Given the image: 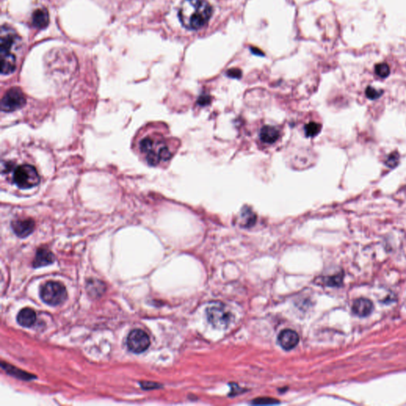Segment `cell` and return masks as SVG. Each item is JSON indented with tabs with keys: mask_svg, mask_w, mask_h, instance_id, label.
Masks as SVG:
<instances>
[{
	"mask_svg": "<svg viewBox=\"0 0 406 406\" xmlns=\"http://www.w3.org/2000/svg\"><path fill=\"white\" fill-rule=\"evenodd\" d=\"M212 16V8L206 0H183L179 17L183 27L197 31L206 26Z\"/></svg>",
	"mask_w": 406,
	"mask_h": 406,
	"instance_id": "6da1fadb",
	"label": "cell"
},
{
	"mask_svg": "<svg viewBox=\"0 0 406 406\" xmlns=\"http://www.w3.org/2000/svg\"><path fill=\"white\" fill-rule=\"evenodd\" d=\"M140 151L152 166L168 161L172 157V153L164 141L149 136L141 140Z\"/></svg>",
	"mask_w": 406,
	"mask_h": 406,
	"instance_id": "7a4b0ae2",
	"label": "cell"
},
{
	"mask_svg": "<svg viewBox=\"0 0 406 406\" xmlns=\"http://www.w3.org/2000/svg\"><path fill=\"white\" fill-rule=\"evenodd\" d=\"M40 297L45 303L55 306L66 300L67 290L61 282L50 281L41 287Z\"/></svg>",
	"mask_w": 406,
	"mask_h": 406,
	"instance_id": "3957f363",
	"label": "cell"
},
{
	"mask_svg": "<svg viewBox=\"0 0 406 406\" xmlns=\"http://www.w3.org/2000/svg\"><path fill=\"white\" fill-rule=\"evenodd\" d=\"M14 183L21 189H30L39 185L40 176L35 167L22 164L16 168L13 175Z\"/></svg>",
	"mask_w": 406,
	"mask_h": 406,
	"instance_id": "277c9868",
	"label": "cell"
},
{
	"mask_svg": "<svg viewBox=\"0 0 406 406\" xmlns=\"http://www.w3.org/2000/svg\"><path fill=\"white\" fill-rule=\"evenodd\" d=\"M206 315L209 321L215 328L222 329L230 324L232 315L225 309L222 304H213L206 309Z\"/></svg>",
	"mask_w": 406,
	"mask_h": 406,
	"instance_id": "5b68a950",
	"label": "cell"
},
{
	"mask_svg": "<svg viewBox=\"0 0 406 406\" xmlns=\"http://www.w3.org/2000/svg\"><path fill=\"white\" fill-rule=\"evenodd\" d=\"M26 97L20 88H14L6 92L1 101V110L4 112H12L25 105Z\"/></svg>",
	"mask_w": 406,
	"mask_h": 406,
	"instance_id": "8992f818",
	"label": "cell"
},
{
	"mask_svg": "<svg viewBox=\"0 0 406 406\" xmlns=\"http://www.w3.org/2000/svg\"><path fill=\"white\" fill-rule=\"evenodd\" d=\"M150 346V338L143 330H132L127 337V347L136 354L144 352Z\"/></svg>",
	"mask_w": 406,
	"mask_h": 406,
	"instance_id": "52a82bcc",
	"label": "cell"
},
{
	"mask_svg": "<svg viewBox=\"0 0 406 406\" xmlns=\"http://www.w3.org/2000/svg\"><path fill=\"white\" fill-rule=\"evenodd\" d=\"M19 40V36L12 27L3 26L0 35V54L11 53L13 46Z\"/></svg>",
	"mask_w": 406,
	"mask_h": 406,
	"instance_id": "ba28073f",
	"label": "cell"
},
{
	"mask_svg": "<svg viewBox=\"0 0 406 406\" xmlns=\"http://www.w3.org/2000/svg\"><path fill=\"white\" fill-rule=\"evenodd\" d=\"M12 229L18 237L24 238L31 235L35 230V223L31 218L18 219L12 221Z\"/></svg>",
	"mask_w": 406,
	"mask_h": 406,
	"instance_id": "9c48e42d",
	"label": "cell"
},
{
	"mask_svg": "<svg viewBox=\"0 0 406 406\" xmlns=\"http://www.w3.org/2000/svg\"><path fill=\"white\" fill-rule=\"evenodd\" d=\"M278 341L282 348L288 351L297 346L299 342V336L294 330L285 329L278 335Z\"/></svg>",
	"mask_w": 406,
	"mask_h": 406,
	"instance_id": "30bf717a",
	"label": "cell"
},
{
	"mask_svg": "<svg viewBox=\"0 0 406 406\" xmlns=\"http://www.w3.org/2000/svg\"><path fill=\"white\" fill-rule=\"evenodd\" d=\"M54 260L55 256L50 250L48 248H41L37 251L35 260L33 262V266L35 268L46 267L54 263Z\"/></svg>",
	"mask_w": 406,
	"mask_h": 406,
	"instance_id": "8fae6325",
	"label": "cell"
},
{
	"mask_svg": "<svg viewBox=\"0 0 406 406\" xmlns=\"http://www.w3.org/2000/svg\"><path fill=\"white\" fill-rule=\"evenodd\" d=\"M373 308L374 305L370 300L358 298L353 304L352 311L358 317H365L371 313Z\"/></svg>",
	"mask_w": 406,
	"mask_h": 406,
	"instance_id": "7c38bea8",
	"label": "cell"
},
{
	"mask_svg": "<svg viewBox=\"0 0 406 406\" xmlns=\"http://www.w3.org/2000/svg\"><path fill=\"white\" fill-rule=\"evenodd\" d=\"M1 57V73L3 75H10L16 69V58L12 53H2Z\"/></svg>",
	"mask_w": 406,
	"mask_h": 406,
	"instance_id": "4fadbf2b",
	"label": "cell"
},
{
	"mask_svg": "<svg viewBox=\"0 0 406 406\" xmlns=\"http://www.w3.org/2000/svg\"><path fill=\"white\" fill-rule=\"evenodd\" d=\"M36 320V313L34 309H31V308L23 309L20 313H18L17 321L21 326L30 328L35 324Z\"/></svg>",
	"mask_w": 406,
	"mask_h": 406,
	"instance_id": "5bb4252c",
	"label": "cell"
},
{
	"mask_svg": "<svg viewBox=\"0 0 406 406\" xmlns=\"http://www.w3.org/2000/svg\"><path fill=\"white\" fill-rule=\"evenodd\" d=\"M32 23L39 29H44L50 23V15L46 9H38L33 14Z\"/></svg>",
	"mask_w": 406,
	"mask_h": 406,
	"instance_id": "9a60e30c",
	"label": "cell"
},
{
	"mask_svg": "<svg viewBox=\"0 0 406 406\" xmlns=\"http://www.w3.org/2000/svg\"><path fill=\"white\" fill-rule=\"evenodd\" d=\"M259 137L263 143L273 144L279 138V132L273 126H263L259 134Z\"/></svg>",
	"mask_w": 406,
	"mask_h": 406,
	"instance_id": "2e32d148",
	"label": "cell"
},
{
	"mask_svg": "<svg viewBox=\"0 0 406 406\" xmlns=\"http://www.w3.org/2000/svg\"><path fill=\"white\" fill-rule=\"evenodd\" d=\"M1 366H2L3 369L6 370V372H8L10 375L15 376V377L20 378V379L31 380L33 378H36V377L33 375V374H28L27 372L20 370V369H18L15 366H11L8 363H4V362L1 363Z\"/></svg>",
	"mask_w": 406,
	"mask_h": 406,
	"instance_id": "e0dca14e",
	"label": "cell"
},
{
	"mask_svg": "<svg viewBox=\"0 0 406 406\" xmlns=\"http://www.w3.org/2000/svg\"><path fill=\"white\" fill-rule=\"evenodd\" d=\"M106 290L105 285L103 284V282L101 281L96 280H88V284H87V290H88V294L92 297H99L104 293Z\"/></svg>",
	"mask_w": 406,
	"mask_h": 406,
	"instance_id": "ac0fdd59",
	"label": "cell"
},
{
	"mask_svg": "<svg viewBox=\"0 0 406 406\" xmlns=\"http://www.w3.org/2000/svg\"><path fill=\"white\" fill-rule=\"evenodd\" d=\"M321 126L316 122H309V124L305 126V135L309 138H313L320 133Z\"/></svg>",
	"mask_w": 406,
	"mask_h": 406,
	"instance_id": "d6986e66",
	"label": "cell"
},
{
	"mask_svg": "<svg viewBox=\"0 0 406 406\" xmlns=\"http://www.w3.org/2000/svg\"><path fill=\"white\" fill-rule=\"evenodd\" d=\"M375 73L381 78H386L390 73L389 65L385 63L378 64L375 66Z\"/></svg>",
	"mask_w": 406,
	"mask_h": 406,
	"instance_id": "ffe728a7",
	"label": "cell"
},
{
	"mask_svg": "<svg viewBox=\"0 0 406 406\" xmlns=\"http://www.w3.org/2000/svg\"><path fill=\"white\" fill-rule=\"evenodd\" d=\"M399 159H400V156H399L397 152H393V153H390L387 157L385 163V165L390 168H396L398 165Z\"/></svg>",
	"mask_w": 406,
	"mask_h": 406,
	"instance_id": "44dd1931",
	"label": "cell"
},
{
	"mask_svg": "<svg viewBox=\"0 0 406 406\" xmlns=\"http://www.w3.org/2000/svg\"><path fill=\"white\" fill-rule=\"evenodd\" d=\"M366 96L370 100H375L381 97L382 95V91H377L375 88L372 87H367L366 89Z\"/></svg>",
	"mask_w": 406,
	"mask_h": 406,
	"instance_id": "7402d4cb",
	"label": "cell"
},
{
	"mask_svg": "<svg viewBox=\"0 0 406 406\" xmlns=\"http://www.w3.org/2000/svg\"><path fill=\"white\" fill-rule=\"evenodd\" d=\"M243 218L244 220V225L248 227L252 226L256 222V216L254 215L252 212L244 211V214H243Z\"/></svg>",
	"mask_w": 406,
	"mask_h": 406,
	"instance_id": "603a6c76",
	"label": "cell"
},
{
	"mask_svg": "<svg viewBox=\"0 0 406 406\" xmlns=\"http://www.w3.org/2000/svg\"><path fill=\"white\" fill-rule=\"evenodd\" d=\"M278 402L275 399L269 398V397H261V398L255 399L252 404H274Z\"/></svg>",
	"mask_w": 406,
	"mask_h": 406,
	"instance_id": "cb8c5ba5",
	"label": "cell"
},
{
	"mask_svg": "<svg viewBox=\"0 0 406 406\" xmlns=\"http://www.w3.org/2000/svg\"><path fill=\"white\" fill-rule=\"evenodd\" d=\"M141 388L144 389H153L160 388V384L156 383V382H152V381H144L141 382Z\"/></svg>",
	"mask_w": 406,
	"mask_h": 406,
	"instance_id": "d4e9b609",
	"label": "cell"
},
{
	"mask_svg": "<svg viewBox=\"0 0 406 406\" xmlns=\"http://www.w3.org/2000/svg\"><path fill=\"white\" fill-rule=\"evenodd\" d=\"M228 76L231 78H240L241 77V71L240 69H230L227 73Z\"/></svg>",
	"mask_w": 406,
	"mask_h": 406,
	"instance_id": "484cf974",
	"label": "cell"
},
{
	"mask_svg": "<svg viewBox=\"0 0 406 406\" xmlns=\"http://www.w3.org/2000/svg\"><path fill=\"white\" fill-rule=\"evenodd\" d=\"M342 278L341 277L339 276V275H337V276L332 277V278H329L328 279V285L330 286H336V285H339L340 282H341Z\"/></svg>",
	"mask_w": 406,
	"mask_h": 406,
	"instance_id": "4316f807",
	"label": "cell"
},
{
	"mask_svg": "<svg viewBox=\"0 0 406 406\" xmlns=\"http://www.w3.org/2000/svg\"><path fill=\"white\" fill-rule=\"evenodd\" d=\"M210 99L209 96H201L198 99V103L200 104L201 106H206L210 103Z\"/></svg>",
	"mask_w": 406,
	"mask_h": 406,
	"instance_id": "83f0119b",
	"label": "cell"
}]
</instances>
